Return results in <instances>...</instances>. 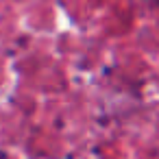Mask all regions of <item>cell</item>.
Segmentation results:
<instances>
[{
	"instance_id": "6da1fadb",
	"label": "cell",
	"mask_w": 159,
	"mask_h": 159,
	"mask_svg": "<svg viewBox=\"0 0 159 159\" xmlns=\"http://www.w3.org/2000/svg\"><path fill=\"white\" fill-rule=\"evenodd\" d=\"M146 5H150V7H155V9H159V0H144Z\"/></svg>"
}]
</instances>
